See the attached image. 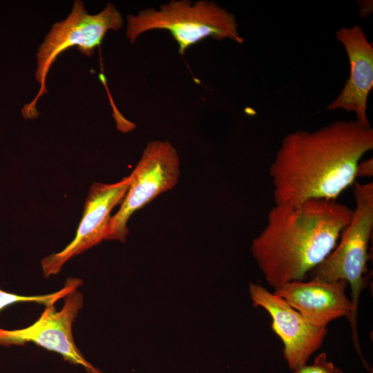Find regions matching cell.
Listing matches in <instances>:
<instances>
[{
  "label": "cell",
  "instance_id": "277c9868",
  "mask_svg": "<svg viewBox=\"0 0 373 373\" xmlns=\"http://www.w3.org/2000/svg\"><path fill=\"white\" fill-rule=\"evenodd\" d=\"M355 208L348 225L329 256L312 269L310 280L326 282L345 280L351 289L352 312L349 319L354 347L361 354L358 334L359 300L365 283L369 260L368 246L373 230V183L354 182Z\"/></svg>",
  "mask_w": 373,
  "mask_h": 373
},
{
  "label": "cell",
  "instance_id": "9a60e30c",
  "mask_svg": "<svg viewBox=\"0 0 373 373\" xmlns=\"http://www.w3.org/2000/svg\"><path fill=\"white\" fill-rule=\"evenodd\" d=\"M341 373H343V372H342Z\"/></svg>",
  "mask_w": 373,
  "mask_h": 373
},
{
  "label": "cell",
  "instance_id": "5b68a950",
  "mask_svg": "<svg viewBox=\"0 0 373 373\" xmlns=\"http://www.w3.org/2000/svg\"><path fill=\"white\" fill-rule=\"evenodd\" d=\"M123 25L122 16L114 4L108 3L100 12L90 15L82 1H75L68 17L52 25L38 48L35 78L40 89L32 102L23 108V117L26 119L37 117L36 103L47 93L46 80L48 71L61 53L77 46L82 54L91 56L108 30L117 31Z\"/></svg>",
  "mask_w": 373,
  "mask_h": 373
},
{
  "label": "cell",
  "instance_id": "8fae6325",
  "mask_svg": "<svg viewBox=\"0 0 373 373\" xmlns=\"http://www.w3.org/2000/svg\"><path fill=\"white\" fill-rule=\"evenodd\" d=\"M343 280L326 282L316 280L289 282L273 292L313 325L326 327L332 321L350 318L352 305Z\"/></svg>",
  "mask_w": 373,
  "mask_h": 373
},
{
  "label": "cell",
  "instance_id": "4fadbf2b",
  "mask_svg": "<svg viewBox=\"0 0 373 373\" xmlns=\"http://www.w3.org/2000/svg\"><path fill=\"white\" fill-rule=\"evenodd\" d=\"M292 373H341L342 370L329 361L327 354L321 352L314 358L312 363L303 365L294 370Z\"/></svg>",
  "mask_w": 373,
  "mask_h": 373
},
{
  "label": "cell",
  "instance_id": "7a4b0ae2",
  "mask_svg": "<svg viewBox=\"0 0 373 373\" xmlns=\"http://www.w3.org/2000/svg\"><path fill=\"white\" fill-rule=\"evenodd\" d=\"M352 213L353 209L337 200L275 204L251 247L274 291L291 281L305 280L335 248Z\"/></svg>",
  "mask_w": 373,
  "mask_h": 373
},
{
  "label": "cell",
  "instance_id": "7c38bea8",
  "mask_svg": "<svg viewBox=\"0 0 373 373\" xmlns=\"http://www.w3.org/2000/svg\"><path fill=\"white\" fill-rule=\"evenodd\" d=\"M82 285V280L77 278H68L64 287L54 293L37 295L23 296L8 292L0 289V311L7 306L22 302H34L45 306L55 305L59 300L65 298L70 292L77 290Z\"/></svg>",
  "mask_w": 373,
  "mask_h": 373
},
{
  "label": "cell",
  "instance_id": "6da1fadb",
  "mask_svg": "<svg viewBox=\"0 0 373 373\" xmlns=\"http://www.w3.org/2000/svg\"><path fill=\"white\" fill-rule=\"evenodd\" d=\"M372 149V128L356 119L289 133L269 167L275 204L337 200L354 183L358 162Z\"/></svg>",
  "mask_w": 373,
  "mask_h": 373
},
{
  "label": "cell",
  "instance_id": "ba28073f",
  "mask_svg": "<svg viewBox=\"0 0 373 373\" xmlns=\"http://www.w3.org/2000/svg\"><path fill=\"white\" fill-rule=\"evenodd\" d=\"M131 182V175L114 184L94 182L87 195L75 238L61 251L41 260L45 278L58 274L73 257L106 240L112 209L122 202Z\"/></svg>",
  "mask_w": 373,
  "mask_h": 373
},
{
  "label": "cell",
  "instance_id": "52a82bcc",
  "mask_svg": "<svg viewBox=\"0 0 373 373\" xmlns=\"http://www.w3.org/2000/svg\"><path fill=\"white\" fill-rule=\"evenodd\" d=\"M81 292L73 291L65 297L60 310L55 305L45 306L40 317L31 325L19 329L0 328V345H24L35 343L60 354L65 361L82 366L88 373H102L94 367L77 348L73 335V325L83 307Z\"/></svg>",
  "mask_w": 373,
  "mask_h": 373
},
{
  "label": "cell",
  "instance_id": "8992f818",
  "mask_svg": "<svg viewBox=\"0 0 373 373\" xmlns=\"http://www.w3.org/2000/svg\"><path fill=\"white\" fill-rule=\"evenodd\" d=\"M130 175L131 182L120 208L111 217L106 240L125 242L130 217L176 185L180 176V157L177 150L169 141L149 142Z\"/></svg>",
  "mask_w": 373,
  "mask_h": 373
},
{
  "label": "cell",
  "instance_id": "9c48e42d",
  "mask_svg": "<svg viewBox=\"0 0 373 373\" xmlns=\"http://www.w3.org/2000/svg\"><path fill=\"white\" fill-rule=\"evenodd\" d=\"M252 303L268 312L271 329L283 344V356L289 368L294 370L307 364L318 350L328 332L327 327L312 325L283 298L260 285L249 283Z\"/></svg>",
  "mask_w": 373,
  "mask_h": 373
},
{
  "label": "cell",
  "instance_id": "30bf717a",
  "mask_svg": "<svg viewBox=\"0 0 373 373\" xmlns=\"http://www.w3.org/2000/svg\"><path fill=\"white\" fill-rule=\"evenodd\" d=\"M336 37L346 51L350 75L339 94L326 109L352 112L356 120L365 126H370L367 110V98L373 88L372 44L358 25L338 29Z\"/></svg>",
  "mask_w": 373,
  "mask_h": 373
},
{
  "label": "cell",
  "instance_id": "5bb4252c",
  "mask_svg": "<svg viewBox=\"0 0 373 373\" xmlns=\"http://www.w3.org/2000/svg\"><path fill=\"white\" fill-rule=\"evenodd\" d=\"M373 175V159L360 161L356 171V178L358 177L370 178Z\"/></svg>",
  "mask_w": 373,
  "mask_h": 373
},
{
  "label": "cell",
  "instance_id": "3957f363",
  "mask_svg": "<svg viewBox=\"0 0 373 373\" xmlns=\"http://www.w3.org/2000/svg\"><path fill=\"white\" fill-rule=\"evenodd\" d=\"M154 30L169 31L182 55L208 37L244 42L235 15L213 1L172 0L158 10L146 8L127 16L126 35L131 44L142 34Z\"/></svg>",
  "mask_w": 373,
  "mask_h": 373
}]
</instances>
